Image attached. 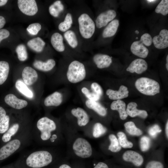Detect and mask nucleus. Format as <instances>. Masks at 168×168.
<instances>
[{
  "label": "nucleus",
  "mask_w": 168,
  "mask_h": 168,
  "mask_svg": "<svg viewBox=\"0 0 168 168\" xmlns=\"http://www.w3.org/2000/svg\"><path fill=\"white\" fill-rule=\"evenodd\" d=\"M45 43L40 38L37 37L29 40L27 43L28 46L37 52H40L43 50Z\"/></svg>",
  "instance_id": "nucleus-27"
},
{
  "label": "nucleus",
  "mask_w": 168,
  "mask_h": 168,
  "mask_svg": "<svg viewBox=\"0 0 168 168\" xmlns=\"http://www.w3.org/2000/svg\"><path fill=\"white\" fill-rule=\"evenodd\" d=\"M124 126L126 131L131 135L139 136L142 134V130L138 128L133 122H127L124 124Z\"/></svg>",
  "instance_id": "nucleus-33"
},
{
  "label": "nucleus",
  "mask_w": 168,
  "mask_h": 168,
  "mask_svg": "<svg viewBox=\"0 0 168 168\" xmlns=\"http://www.w3.org/2000/svg\"><path fill=\"white\" fill-rule=\"evenodd\" d=\"M6 103L11 107L17 109H22L27 106L28 102L25 100L17 98L12 94L7 95L4 98Z\"/></svg>",
  "instance_id": "nucleus-12"
},
{
  "label": "nucleus",
  "mask_w": 168,
  "mask_h": 168,
  "mask_svg": "<svg viewBox=\"0 0 168 168\" xmlns=\"http://www.w3.org/2000/svg\"><path fill=\"white\" fill-rule=\"evenodd\" d=\"M53 157L49 152L44 150L33 152L26 158L25 164L30 168H42L50 164Z\"/></svg>",
  "instance_id": "nucleus-1"
},
{
  "label": "nucleus",
  "mask_w": 168,
  "mask_h": 168,
  "mask_svg": "<svg viewBox=\"0 0 168 168\" xmlns=\"http://www.w3.org/2000/svg\"><path fill=\"white\" fill-rule=\"evenodd\" d=\"M94 168H109V167L105 163L102 162H99L95 166Z\"/></svg>",
  "instance_id": "nucleus-49"
},
{
  "label": "nucleus",
  "mask_w": 168,
  "mask_h": 168,
  "mask_svg": "<svg viewBox=\"0 0 168 168\" xmlns=\"http://www.w3.org/2000/svg\"><path fill=\"white\" fill-rule=\"evenodd\" d=\"M85 104L88 108L92 110L100 116H105L107 114L106 109L97 101L88 100L86 101Z\"/></svg>",
  "instance_id": "nucleus-25"
},
{
  "label": "nucleus",
  "mask_w": 168,
  "mask_h": 168,
  "mask_svg": "<svg viewBox=\"0 0 168 168\" xmlns=\"http://www.w3.org/2000/svg\"><path fill=\"white\" fill-rule=\"evenodd\" d=\"M106 131V128L101 123H96L93 127V136L95 138H98L105 134Z\"/></svg>",
  "instance_id": "nucleus-36"
},
{
  "label": "nucleus",
  "mask_w": 168,
  "mask_h": 168,
  "mask_svg": "<svg viewBox=\"0 0 168 168\" xmlns=\"http://www.w3.org/2000/svg\"><path fill=\"white\" fill-rule=\"evenodd\" d=\"M91 88L93 92L100 96L102 95L103 92L101 86L96 82H93L91 85Z\"/></svg>",
  "instance_id": "nucleus-45"
},
{
  "label": "nucleus",
  "mask_w": 168,
  "mask_h": 168,
  "mask_svg": "<svg viewBox=\"0 0 168 168\" xmlns=\"http://www.w3.org/2000/svg\"><path fill=\"white\" fill-rule=\"evenodd\" d=\"M6 115V111L3 108L0 106V123L4 119Z\"/></svg>",
  "instance_id": "nucleus-48"
},
{
  "label": "nucleus",
  "mask_w": 168,
  "mask_h": 168,
  "mask_svg": "<svg viewBox=\"0 0 168 168\" xmlns=\"http://www.w3.org/2000/svg\"><path fill=\"white\" fill-rule=\"evenodd\" d=\"M77 22L79 32L82 37L86 40L91 38L96 27L91 17L87 13H82L78 17Z\"/></svg>",
  "instance_id": "nucleus-2"
},
{
  "label": "nucleus",
  "mask_w": 168,
  "mask_h": 168,
  "mask_svg": "<svg viewBox=\"0 0 168 168\" xmlns=\"http://www.w3.org/2000/svg\"><path fill=\"white\" fill-rule=\"evenodd\" d=\"M15 86L19 92L26 97L30 98L33 97L32 91L22 81H17L16 82Z\"/></svg>",
  "instance_id": "nucleus-31"
},
{
  "label": "nucleus",
  "mask_w": 168,
  "mask_h": 168,
  "mask_svg": "<svg viewBox=\"0 0 168 168\" xmlns=\"http://www.w3.org/2000/svg\"><path fill=\"white\" fill-rule=\"evenodd\" d=\"M64 6L61 2L59 0L55 1L49 7V11L50 14L52 16L57 17L60 13L63 11Z\"/></svg>",
  "instance_id": "nucleus-28"
},
{
  "label": "nucleus",
  "mask_w": 168,
  "mask_h": 168,
  "mask_svg": "<svg viewBox=\"0 0 168 168\" xmlns=\"http://www.w3.org/2000/svg\"><path fill=\"white\" fill-rule=\"evenodd\" d=\"M151 140L148 137L143 136L140 139V147L142 152H146L149 148L150 146Z\"/></svg>",
  "instance_id": "nucleus-40"
},
{
  "label": "nucleus",
  "mask_w": 168,
  "mask_h": 168,
  "mask_svg": "<svg viewBox=\"0 0 168 168\" xmlns=\"http://www.w3.org/2000/svg\"><path fill=\"white\" fill-rule=\"evenodd\" d=\"M10 118L8 115H6L4 119L0 123V133L6 132L9 129Z\"/></svg>",
  "instance_id": "nucleus-42"
},
{
  "label": "nucleus",
  "mask_w": 168,
  "mask_h": 168,
  "mask_svg": "<svg viewBox=\"0 0 168 168\" xmlns=\"http://www.w3.org/2000/svg\"><path fill=\"white\" fill-rule=\"evenodd\" d=\"M165 133L167 138H168V121L166 122L165 127Z\"/></svg>",
  "instance_id": "nucleus-51"
},
{
  "label": "nucleus",
  "mask_w": 168,
  "mask_h": 168,
  "mask_svg": "<svg viewBox=\"0 0 168 168\" xmlns=\"http://www.w3.org/2000/svg\"><path fill=\"white\" fill-rule=\"evenodd\" d=\"M17 4L20 10L26 15L34 16L38 12V7L35 0H19Z\"/></svg>",
  "instance_id": "nucleus-8"
},
{
  "label": "nucleus",
  "mask_w": 168,
  "mask_h": 168,
  "mask_svg": "<svg viewBox=\"0 0 168 168\" xmlns=\"http://www.w3.org/2000/svg\"><path fill=\"white\" fill-rule=\"evenodd\" d=\"M63 101V96L59 92L56 91L47 97L44 100V104L46 106L59 105Z\"/></svg>",
  "instance_id": "nucleus-21"
},
{
  "label": "nucleus",
  "mask_w": 168,
  "mask_h": 168,
  "mask_svg": "<svg viewBox=\"0 0 168 168\" xmlns=\"http://www.w3.org/2000/svg\"><path fill=\"white\" fill-rule=\"evenodd\" d=\"M6 23L5 18L2 16H0V30L3 27Z\"/></svg>",
  "instance_id": "nucleus-50"
},
{
  "label": "nucleus",
  "mask_w": 168,
  "mask_h": 168,
  "mask_svg": "<svg viewBox=\"0 0 168 168\" xmlns=\"http://www.w3.org/2000/svg\"><path fill=\"white\" fill-rule=\"evenodd\" d=\"M152 42L157 49H162L168 47V30L163 29L160 32L159 35L154 37Z\"/></svg>",
  "instance_id": "nucleus-10"
},
{
  "label": "nucleus",
  "mask_w": 168,
  "mask_h": 168,
  "mask_svg": "<svg viewBox=\"0 0 168 168\" xmlns=\"http://www.w3.org/2000/svg\"><path fill=\"white\" fill-rule=\"evenodd\" d=\"M135 86L142 94L150 96H154L160 92V86L156 81L146 77H142L136 81Z\"/></svg>",
  "instance_id": "nucleus-3"
},
{
  "label": "nucleus",
  "mask_w": 168,
  "mask_h": 168,
  "mask_svg": "<svg viewBox=\"0 0 168 168\" xmlns=\"http://www.w3.org/2000/svg\"><path fill=\"white\" fill-rule=\"evenodd\" d=\"M81 91L82 92L88 99L89 100L97 101L100 98V96L94 92H90L89 90L86 87H83Z\"/></svg>",
  "instance_id": "nucleus-39"
},
{
  "label": "nucleus",
  "mask_w": 168,
  "mask_h": 168,
  "mask_svg": "<svg viewBox=\"0 0 168 168\" xmlns=\"http://www.w3.org/2000/svg\"><path fill=\"white\" fill-rule=\"evenodd\" d=\"M22 77L25 84L30 85L35 83L38 78L36 71L32 68L27 66L24 68Z\"/></svg>",
  "instance_id": "nucleus-16"
},
{
  "label": "nucleus",
  "mask_w": 168,
  "mask_h": 168,
  "mask_svg": "<svg viewBox=\"0 0 168 168\" xmlns=\"http://www.w3.org/2000/svg\"><path fill=\"white\" fill-rule=\"evenodd\" d=\"M63 37L71 48L75 49L78 46L79 42L77 35L72 30L70 29L64 32Z\"/></svg>",
  "instance_id": "nucleus-24"
},
{
  "label": "nucleus",
  "mask_w": 168,
  "mask_h": 168,
  "mask_svg": "<svg viewBox=\"0 0 168 168\" xmlns=\"http://www.w3.org/2000/svg\"><path fill=\"white\" fill-rule=\"evenodd\" d=\"M36 126L40 132V138L44 141L49 139L51 133L56 130L57 128L54 122L46 117L40 119L37 122Z\"/></svg>",
  "instance_id": "nucleus-5"
},
{
  "label": "nucleus",
  "mask_w": 168,
  "mask_h": 168,
  "mask_svg": "<svg viewBox=\"0 0 168 168\" xmlns=\"http://www.w3.org/2000/svg\"><path fill=\"white\" fill-rule=\"evenodd\" d=\"M119 26V21L118 19H115L110 22L103 31V37L107 38L114 36L116 34Z\"/></svg>",
  "instance_id": "nucleus-22"
},
{
  "label": "nucleus",
  "mask_w": 168,
  "mask_h": 168,
  "mask_svg": "<svg viewBox=\"0 0 168 168\" xmlns=\"http://www.w3.org/2000/svg\"><path fill=\"white\" fill-rule=\"evenodd\" d=\"M72 23V15L70 13L68 12L66 14L64 21L59 24L58 29L61 32H65L70 29Z\"/></svg>",
  "instance_id": "nucleus-29"
},
{
  "label": "nucleus",
  "mask_w": 168,
  "mask_h": 168,
  "mask_svg": "<svg viewBox=\"0 0 168 168\" xmlns=\"http://www.w3.org/2000/svg\"><path fill=\"white\" fill-rule=\"evenodd\" d=\"M146 168H164V167L161 162L152 161L147 163Z\"/></svg>",
  "instance_id": "nucleus-46"
},
{
  "label": "nucleus",
  "mask_w": 168,
  "mask_h": 168,
  "mask_svg": "<svg viewBox=\"0 0 168 168\" xmlns=\"http://www.w3.org/2000/svg\"><path fill=\"white\" fill-rule=\"evenodd\" d=\"M72 149L75 154L81 158H88L92 154L91 144L83 138H78L75 140L72 145Z\"/></svg>",
  "instance_id": "nucleus-6"
},
{
  "label": "nucleus",
  "mask_w": 168,
  "mask_h": 168,
  "mask_svg": "<svg viewBox=\"0 0 168 168\" xmlns=\"http://www.w3.org/2000/svg\"><path fill=\"white\" fill-rule=\"evenodd\" d=\"M58 168H71L67 164H63L61 165Z\"/></svg>",
  "instance_id": "nucleus-53"
},
{
  "label": "nucleus",
  "mask_w": 168,
  "mask_h": 168,
  "mask_svg": "<svg viewBox=\"0 0 168 168\" xmlns=\"http://www.w3.org/2000/svg\"><path fill=\"white\" fill-rule=\"evenodd\" d=\"M137 104L133 102L129 103L126 110L127 114L132 117L138 116L143 119L146 118L148 115L147 112L143 110H139L137 108Z\"/></svg>",
  "instance_id": "nucleus-19"
},
{
  "label": "nucleus",
  "mask_w": 168,
  "mask_h": 168,
  "mask_svg": "<svg viewBox=\"0 0 168 168\" xmlns=\"http://www.w3.org/2000/svg\"><path fill=\"white\" fill-rule=\"evenodd\" d=\"M130 50L133 54L142 58H146L149 53L148 49L140 41L133 42L131 45Z\"/></svg>",
  "instance_id": "nucleus-18"
},
{
  "label": "nucleus",
  "mask_w": 168,
  "mask_h": 168,
  "mask_svg": "<svg viewBox=\"0 0 168 168\" xmlns=\"http://www.w3.org/2000/svg\"><path fill=\"white\" fill-rule=\"evenodd\" d=\"M135 32L136 33V34H138L139 33V31H138V30H136L135 31Z\"/></svg>",
  "instance_id": "nucleus-56"
},
{
  "label": "nucleus",
  "mask_w": 168,
  "mask_h": 168,
  "mask_svg": "<svg viewBox=\"0 0 168 168\" xmlns=\"http://www.w3.org/2000/svg\"><path fill=\"white\" fill-rule=\"evenodd\" d=\"M156 1V0H147V1L148 2H152Z\"/></svg>",
  "instance_id": "nucleus-55"
},
{
  "label": "nucleus",
  "mask_w": 168,
  "mask_h": 168,
  "mask_svg": "<svg viewBox=\"0 0 168 168\" xmlns=\"http://www.w3.org/2000/svg\"><path fill=\"white\" fill-rule=\"evenodd\" d=\"M10 35L9 31L6 29L0 30V43L3 39H6L9 37Z\"/></svg>",
  "instance_id": "nucleus-47"
},
{
  "label": "nucleus",
  "mask_w": 168,
  "mask_h": 168,
  "mask_svg": "<svg viewBox=\"0 0 168 168\" xmlns=\"http://www.w3.org/2000/svg\"><path fill=\"white\" fill-rule=\"evenodd\" d=\"M122 157L125 161L132 162L137 166H141L144 160L142 156L140 154L132 150L126 151L123 154Z\"/></svg>",
  "instance_id": "nucleus-13"
},
{
  "label": "nucleus",
  "mask_w": 168,
  "mask_h": 168,
  "mask_svg": "<svg viewBox=\"0 0 168 168\" xmlns=\"http://www.w3.org/2000/svg\"><path fill=\"white\" fill-rule=\"evenodd\" d=\"M72 115L77 118L78 126L82 127L86 125L89 121V117L86 112L82 108L77 107L71 111Z\"/></svg>",
  "instance_id": "nucleus-15"
},
{
  "label": "nucleus",
  "mask_w": 168,
  "mask_h": 168,
  "mask_svg": "<svg viewBox=\"0 0 168 168\" xmlns=\"http://www.w3.org/2000/svg\"><path fill=\"white\" fill-rule=\"evenodd\" d=\"M139 41L145 46H149L152 43V39L149 34L145 33L141 36Z\"/></svg>",
  "instance_id": "nucleus-43"
},
{
  "label": "nucleus",
  "mask_w": 168,
  "mask_h": 168,
  "mask_svg": "<svg viewBox=\"0 0 168 168\" xmlns=\"http://www.w3.org/2000/svg\"><path fill=\"white\" fill-rule=\"evenodd\" d=\"M155 12L163 16L167 15L168 13V0H161L156 7Z\"/></svg>",
  "instance_id": "nucleus-38"
},
{
  "label": "nucleus",
  "mask_w": 168,
  "mask_h": 168,
  "mask_svg": "<svg viewBox=\"0 0 168 168\" xmlns=\"http://www.w3.org/2000/svg\"><path fill=\"white\" fill-rule=\"evenodd\" d=\"M166 68L167 70H168V55H167L166 58Z\"/></svg>",
  "instance_id": "nucleus-54"
},
{
  "label": "nucleus",
  "mask_w": 168,
  "mask_h": 168,
  "mask_svg": "<svg viewBox=\"0 0 168 168\" xmlns=\"http://www.w3.org/2000/svg\"><path fill=\"white\" fill-rule=\"evenodd\" d=\"M161 131V129L158 125L155 124L150 128L148 130V133L151 137L154 138Z\"/></svg>",
  "instance_id": "nucleus-44"
},
{
  "label": "nucleus",
  "mask_w": 168,
  "mask_h": 168,
  "mask_svg": "<svg viewBox=\"0 0 168 168\" xmlns=\"http://www.w3.org/2000/svg\"><path fill=\"white\" fill-rule=\"evenodd\" d=\"M125 103L121 100H118L113 101L110 105V108L113 110H116L119 113V117L122 120L126 119L128 115L126 109Z\"/></svg>",
  "instance_id": "nucleus-23"
},
{
  "label": "nucleus",
  "mask_w": 168,
  "mask_h": 168,
  "mask_svg": "<svg viewBox=\"0 0 168 168\" xmlns=\"http://www.w3.org/2000/svg\"><path fill=\"white\" fill-rule=\"evenodd\" d=\"M116 16V12L109 9L100 14L95 21L96 26L100 29L106 26L108 23L113 21Z\"/></svg>",
  "instance_id": "nucleus-9"
},
{
  "label": "nucleus",
  "mask_w": 168,
  "mask_h": 168,
  "mask_svg": "<svg viewBox=\"0 0 168 168\" xmlns=\"http://www.w3.org/2000/svg\"><path fill=\"white\" fill-rule=\"evenodd\" d=\"M147 64L144 59H136L133 61L126 69L127 71L131 73L140 74L146 71L147 68Z\"/></svg>",
  "instance_id": "nucleus-11"
},
{
  "label": "nucleus",
  "mask_w": 168,
  "mask_h": 168,
  "mask_svg": "<svg viewBox=\"0 0 168 168\" xmlns=\"http://www.w3.org/2000/svg\"><path fill=\"white\" fill-rule=\"evenodd\" d=\"M7 2V0H0V6H3L6 4Z\"/></svg>",
  "instance_id": "nucleus-52"
},
{
  "label": "nucleus",
  "mask_w": 168,
  "mask_h": 168,
  "mask_svg": "<svg viewBox=\"0 0 168 168\" xmlns=\"http://www.w3.org/2000/svg\"><path fill=\"white\" fill-rule=\"evenodd\" d=\"M16 52L18 59L21 61H25L28 58V54L25 46L23 44H20L16 47Z\"/></svg>",
  "instance_id": "nucleus-37"
},
{
  "label": "nucleus",
  "mask_w": 168,
  "mask_h": 168,
  "mask_svg": "<svg viewBox=\"0 0 168 168\" xmlns=\"http://www.w3.org/2000/svg\"><path fill=\"white\" fill-rule=\"evenodd\" d=\"M93 60L97 67L100 69L109 67L112 63L111 57L110 56L101 54H97L93 57Z\"/></svg>",
  "instance_id": "nucleus-14"
},
{
  "label": "nucleus",
  "mask_w": 168,
  "mask_h": 168,
  "mask_svg": "<svg viewBox=\"0 0 168 168\" xmlns=\"http://www.w3.org/2000/svg\"><path fill=\"white\" fill-rule=\"evenodd\" d=\"M41 28L40 24L39 23H34L30 25L26 29L28 32L32 35L37 34Z\"/></svg>",
  "instance_id": "nucleus-41"
},
{
  "label": "nucleus",
  "mask_w": 168,
  "mask_h": 168,
  "mask_svg": "<svg viewBox=\"0 0 168 168\" xmlns=\"http://www.w3.org/2000/svg\"><path fill=\"white\" fill-rule=\"evenodd\" d=\"M106 93L110 99L118 100L127 97L128 96L129 91L127 87L121 85L118 91L108 89Z\"/></svg>",
  "instance_id": "nucleus-17"
},
{
  "label": "nucleus",
  "mask_w": 168,
  "mask_h": 168,
  "mask_svg": "<svg viewBox=\"0 0 168 168\" xmlns=\"http://www.w3.org/2000/svg\"><path fill=\"white\" fill-rule=\"evenodd\" d=\"M138 37H136V39H138Z\"/></svg>",
  "instance_id": "nucleus-57"
},
{
  "label": "nucleus",
  "mask_w": 168,
  "mask_h": 168,
  "mask_svg": "<svg viewBox=\"0 0 168 168\" xmlns=\"http://www.w3.org/2000/svg\"><path fill=\"white\" fill-rule=\"evenodd\" d=\"M50 42L53 47L57 51L62 52L65 50L63 38L60 33L55 32L53 34L51 37Z\"/></svg>",
  "instance_id": "nucleus-20"
},
{
  "label": "nucleus",
  "mask_w": 168,
  "mask_h": 168,
  "mask_svg": "<svg viewBox=\"0 0 168 168\" xmlns=\"http://www.w3.org/2000/svg\"><path fill=\"white\" fill-rule=\"evenodd\" d=\"M9 71L8 63L5 61H0V85L3 84L8 76Z\"/></svg>",
  "instance_id": "nucleus-30"
},
{
  "label": "nucleus",
  "mask_w": 168,
  "mask_h": 168,
  "mask_svg": "<svg viewBox=\"0 0 168 168\" xmlns=\"http://www.w3.org/2000/svg\"><path fill=\"white\" fill-rule=\"evenodd\" d=\"M118 141L121 147L124 148H131L133 146V143L128 141L125 134L123 132H119L118 133Z\"/></svg>",
  "instance_id": "nucleus-35"
},
{
  "label": "nucleus",
  "mask_w": 168,
  "mask_h": 168,
  "mask_svg": "<svg viewBox=\"0 0 168 168\" xmlns=\"http://www.w3.org/2000/svg\"><path fill=\"white\" fill-rule=\"evenodd\" d=\"M56 63L53 59H48L46 62L36 60L33 63L34 66L37 69L43 71L47 72L51 70L55 66Z\"/></svg>",
  "instance_id": "nucleus-26"
},
{
  "label": "nucleus",
  "mask_w": 168,
  "mask_h": 168,
  "mask_svg": "<svg viewBox=\"0 0 168 168\" xmlns=\"http://www.w3.org/2000/svg\"><path fill=\"white\" fill-rule=\"evenodd\" d=\"M86 72L83 64L77 60L72 62L68 66L67 76L68 81L76 83L82 81L85 78Z\"/></svg>",
  "instance_id": "nucleus-4"
},
{
  "label": "nucleus",
  "mask_w": 168,
  "mask_h": 168,
  "mask_svg": "<svg viewBox=\"0 0 168 168\" xmlns=\"http://www.w3.org/2000/svg\"><path fill=\"white\" fill-rule=\"evenodd\" d=\"M19 128L20 126L18 124H13L3 135L2 137V141L5 142L10 141L12 137L17 133Z\"/></svg>",
  "instance_id": "nucleus-32"
},
{
  "label": "nucleus",
  "mask_w": 168,
  "mask_h": 168,
  "mask_svg": "<svg viewBox=\"0 0 168 168\" xmlns=\"http://www.w3.org/2000/svg\"><path fill=\"white\" fill-rule=\"evenodd\" d=\"M109 138L110 144L109 147V150L114 152H118L120 151L121 147L115 136L114 134H111L109 136Z\"/></svg>",
  "instance_id": "nucleus-34"
},
{
  "label": "nucleus",
  "mask_w": 168,
  "mask_h": 168,
  "mask_svg": "<svg viewBox=\"0 0 168 168\" xmlns=\"http://www.w3.org/2000/svg\"><path fill=\"white\" fill-rule=\"evenodd\" d=\"M21 142L18 139L8 142L0 149V160H4L10 156L20 147Z\"/></svg>",
  "instance_id": "nucleus-7"
}]
</instances>
